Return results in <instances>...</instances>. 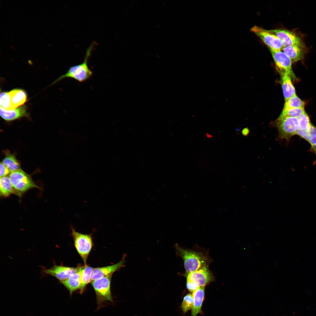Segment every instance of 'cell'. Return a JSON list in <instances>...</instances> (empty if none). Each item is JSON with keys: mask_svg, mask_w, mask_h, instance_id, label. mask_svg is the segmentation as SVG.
<instances>
[{"mask_svg": "<svg viewBox=\"0 0 316 316\" xmlns=\"http://www.w3.org/2000/svg\"><path fill=\"white\" fill-rule=\"evenodd\" d=\"M175 246L177 255L183 260L187 273L208 266V258L202 253L182 248L177 244Z\"/></svg>", "mask_w": 316, "mask_h": 316, "instance_id": "6da1fadb", "label": "cell"}, {"mask_svg": "<svg viewBox=\"0 0 316 316\" xmlns=\"http://www.w3.org/2000/svg\"><path fill=\"white\" fill-rule=\"evenodd\" d=\"M94 43H92L87 49L84 61L82 63L70 67L64 74L59 77L53 83L66 78H71L80 83L84 82L90 79L93 73L88 66V61Z\"/></svg>", "mask_w": 316, "mask_h": 316, "instance_id": "7a4b0ae2", "label": "cell"}, {"mask_svg": "<svg viewBox=\"0 0 316 316\" xmlns=\"http://www.w3.org/2000/svg\"><path fill=\"white\" fill-rule=\"evenodd\" d=\"M272 125L278 129L279 138L287 140L296 135L298 129V121L297 118L279 116Z\"/></svg>", "mask_w": 316, "mask_h": 316, "instance_id": "3957f363", "label": "cell"}, {"mask_svg": "<svg viewBox=\"0 0 316 316\" xmlns=\"http://www.w3.org/2000/svg\"><path fill=\"white\" fill-rule=\"evenodd\" d=\"M9 177L15 194L18 195L31 188H39L30 176L21 169L11 172Z\"/></svg>", "mask_w": 316, "mask_h": 316, "instance_id": "277c9868", "label": "cell"}, {"mask_svg": "<svg viewBox=\"0 0 316 316\" xmlns=\"http://www.w3.org/2000/svg\"><path fill=\"white\" fill-rule=\"evenodd\" d=\"M71 235L75 246L83 260L85 265H86L88 257L93 245L92 234H84L78 232L73 227H71Z\"/></svg>", "mask_w": 316, "mask_h": 316, "instance_id": "5b68a950", "label": "cell"}, {"mask_svg": "<svg viewBox=\"0 0 316 316\" xmlns=\"http://www.w3.org/2000/svg\"><path fill=\"white\" fill-rule=\"evenodd\" d=\"M112 274L91 281L96 293L97 302L99 306L106 301L113 302L111 291Z\"/></svg>", "mask_w": 316, "mask_h": 316, "instance_id": "8992f818", "label": "cell"}, {"mask_svg": "<svg viewBox=\"0 0 316 316\" xmlns=\"http://www.w3.org/2000/svg\"><path fill=\"white\" fill-rule=\"evenodd\" d=\"M250 31L259 37L269 49L281 50L284 47L281 41L269 30L255 25L250 29Z\"/></svg>", "mask_w": 316, "mask_h": 316, "instance_id": "52a82bcc", "label": "cell"}, {"mask_svg": "<svg viewBox=\"0 0 316 316\" xmlns=\"http://www.w3.org/2000/svg\"><path fill=\"white\" fill-rule=\"evenodd\" d=\"M272 55L277 71L280 75L287 73L293 78L295 76L292 68L291 59L281 50L269 49Z\"/></svg>", "mask_w": 316, "mask_h": 316, "instance_id": "ba28073f", "label": "cell"}, {"mask_svg": "<svg viewBox=\"0 0 316 316\" xmlns=\"http://www.w3.org/2000/svg\"><path fill=\"white\" fill-rule=\"evenodd\" d=\"M78 270V267H73L54 264L53 266L49 269L42 267L41 274L43 276H52L61 281L67 279L71 275L77 272Z\"/></svg>", "mask_w": 316, "mask_h": 316, "instance_id": "9c48e42d", "label": "cell"}, {"mask_svg": "<svg viewBox=\"0 0 316 316\" xmlns=\"http://www.w3.org/2000/svg\"><path fill=\"white\" fill-rule=\"evenodd\" d=\"M214 279L213 276L208 266L188 273L187 275V281L195 284L199 287L205 286Z\"/></svg>", "mask_w": 316, "mask_h": 316, "instance_id": "30bf717a", "label": "cell"}, {"mask_svg": "<svg viewBox=\"0 0 316 316\" xmlns=\"http://www.w3.org/2000/svg\"><path fill=\"white\" fill-rule=\"evenodd\" d=\"M125 256L123 255L122 260L115 264L105 267L94 268L90 277L91 282L113 274L114 272L123 267L125 262Z\"/></svg>", "mask_w": 316, "mask_h": 316, "instance_id": "8fae6325", "label": "cell"}, {"mask_svg": "<svg viewBox=\"0 0 316 316\" xmlns=\"http://www.w3.org/2000/svg\"><path fill=\"white\" fill-rule=\"evenodd\" d=\"M277 37L283 42L284 47L292 45L302 46L300 38L288 30L280 29L269 30Z\"/></svg>", "mask_w": 316, "mask_h": 316, "instance_id": "7c38bea8", "label": "cell"}, {"mask_svg": "<svg viewBox=\"0 0 316 316\" xmlns=\"http://www.w3.org/2000/svg\"><path fill=\"white\" fill-rule=\"evenodd\" d=\"M0 115L4 120L11 121L22 117L28 116V114L26 106L23 105L11 110H6L0 107Z\"/></svg>", "mask_w": 316, "mask_h": 316, "instance_id": "4fadbf2b", "label": "cell"}, {"mask_svg": "<svg viewBox=\"0 0 316 316\" xmlns=\"http://www.w3.org/2000/svg\"><path fill=\"white\" fill-rule=\"evenodd\" d=\"M8 92L12 110L21 106L26 102L27 95L23 90L16 89Z\"/></svg>", "mask_w": 316, "mask_h": 316, "instance_id": "5bb4252c", "label": "cell"}, {"mask_svg": "<svg viewBox=\"0 0 316 316\" xmlns=\"http://www.w3.org/2000/svg\"><path fill=\"white\" fill-rule=\"evenodd\" d=\"M281 75V86L285 101L296 95L295 88L293 85L291 76L287 73Z\"/></svg>", "mask_w": 316, "mask_h": 316, "instance_id": "9a60e30c", "label": "cell"}, {"mask_svg": "<svg viewBox=\"0 0 316 316\" xmlns=\"http://www.w3.org/2000/svg\"><path fill=\"white\" fill-rule=\"evenodd\" d=\"M60 282L69 291L70 295H71L74 291L80 290L81 281L79 267L77 272L71 275L66 279Z\"/></svg>", "mask_w": 316, "mask_h": 316, "instance_id": "2e32d148", "label": "cell"}, {"mask_svg": "<svg viewBox=\"0 0 316 316\" xmlns=\"http://www.w3.org/2000/svg\"><path fill=\"white\" fill-rule=\"evenodd\" d=\"M205 286L199 287L192 293L193 305L191 311V316H196L201 312V308L205 296Z\"/></svg>", "mask_w": 316, "mask_h": 316, "instance_id": "e0dca14e", "label": "cell"}, {"mask_svg": "<svg viewBox=\"0 0 316 316\" xmlns=\"http://www.w3.org/2000/svg\"><path fill=\"white\" fill-rule=\"evenodd\" d=\"M301 47L292 45L284 47L282 50L292 62H295L301 60L303 57V52Z\"/></svg>", "mask_w": 316, "mask_h": 316, "instance_id": "ac0fdd59", "label": "cell"}, {"mask_svg": "<svg viewBox=\"0 0 316 316\" xmlns=\"http://www.w3.org/2000/svg\"><path fill=\"white\" fill-rule=\"evenodd\" d=\"M78 267L80 276L81 285L80 293L82 294L86 286L91 282L90 277L93 268L87 265Z\"/></svg>", "mask_w": 316, "mask_h": 316, "instance_id": "d6986e66", "label": "cell"}, {"mask_svg": "<svg viewBox=\"0 0 316 316\" xmlns=\"http://www.w3.org/2000/svg\"><path fill=\"white\" fill-rule=\"evenodd\" d=\"M298 129L296 135L305 140L307 132L312 124L309 116L305 112L298 117Z\"/></svg>", "mask_w": 316, "mask_h": 316, "instance_id": "ffe728a7", "label": "cell"}, {"mask_svg": "<svg viewBox=\"0 0 316 316\" xmlns=\"http://www.w3.org/2000/svg\"><path fill=\"white\" fill-rule=\"evenodd\" d=\"M0 191L1 195L3 197H6L12 193H15L9 176L0 177Z\"/></svg>", "mask_w": 316, "mask_h": 316, "instance_id": "44dd1931", "label": "cell"}, {"mask_svg": "<svg viewBox=\"0 0 316 316\" xmlns=\"http://www.w3.org/2000/svg\"><path fill=\"white\" fill-rule=\"evenodd\" d=\"M2 162L8 169L10 173L20 169V164L13 155L7 154Z\"/></svg>", "mask_w": 316, "mask_h": 316, "instance_id": "7402d4cb", "label": "cell"}, {"mask_svg": "<svg viewBox=\"0 0 316 316\" xmlns=\"http://www.w3.org/2000/svg\"><path fill=\"white\" fill-rule=\"evenodd\" d=\"M304 102L296 95L285 101L283 110L292 108H304Z\"/></svg>", "mask_w": 316, "mask_h": 316, "instance_id": "603a6c76", "label": "cell"}, {"mask_svg": "<svg viewBox=\"0 0 316 316\" xmlns=\"http://www.w3.org/2000/svg\"><path fill=\"white\" fill-rule=\"evenodd\" d=\"M305 140L310 144L315 153L316 151V127L311 125L307 132Z\"/></svg>", "mask_w": 316, "mask_h": 316, "instance_id": "cb8c5ba5", "label": "cell"}, {"mask_svg": "<svg viewBox=\"0 0 316 316\" xmlns=\"http://www.w3.org/2000/svg\"><path fill=\"white\" fill-rule=\"evenodd\" d=\"M304 108H295L282 110L280 116H288L298 118L305 112Z\"/></svg>", "mask_w": 316, "mask_h": 316, "instance_id": "d4e9b609", "label": "cell"}, {"mask_svg": "<svg viewBox=\"0 0 316 316\" xmlns=\"http://www.w3.org/2000/svg\"><path fill=\"white\" fill-rule=\"evenodd\" d=\"M193 305V298L192 294L188 293L183 298L181 308L184 313L192 309Z\"/></svg>", "mask_w": 316, "mask_h": 316, "instance_id": "484cf974", "label": "cell"}, {"mask_svg": "<svg viewBox=\"0 0 316 316\" xmlns=\"http://www.w3.org/2000/svg\"><path fill=\"white\" fill-rule=\"evenodd\" d=\"M0 107L6 110H12L8 92H3L0 96Z\"/></svg>", "mask_w": 316, "mask_h": 316, "instance_id": "4316f807", "label": "cell"}, {"mask_svg": "<svg viewBox=\"0 0 316 316\" xmlns=\"http://www.w3.org/2000/svg\"><path fill=\"white\" fill-rule=\"evenodd\" d=\"M0 177L6 176L10 172L8 169L2 162L0 163Z\"/></svg>", "mask_w": 316, "mask_h": 316, "instance_id": "83f0119b", "label": "cell"}, {"mask_svg": "<svg viewBox=\"0 0 316 316\" xmlns=\"http://www.w3.org/2000/svg\"><path fill=\"white\" fill-rule=\"evenodd\" d=\"M246 130V129H243V135H246V134H247V133H248V129L247 130Z\"/></svg>", "mask_w": 316, "mask_h": 316, "instance_id": "f1b7e54d", "label": "cell"}, {"mask_svg": "<svg viewBox=\"0 0 316 316\" xmlns=\"http://www.w3.org/2000/svg\"><path fill=\"white\" fill-rule=\"evenodd\" d=\"M315 154H316V152H315Z\"/></svg>", "mask_w": 316, "mask_h": 316, "instance_id": "f546056e", "label": "cell"}]
</instances>
